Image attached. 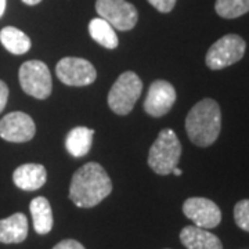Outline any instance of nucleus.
I'll list each match as a JSON object with an SVG mask.
<instances>
[{
	"mask_svg": "<svg viewBox=\"0 0 249 249\" xmlns=\"http://www.w3.org/2000/svg\"><path fill=\"white\" fill-rule=\"evenodd\" d=\"M112 191V181L104 168L89 162L76 170L72 176L70 199L78 208H94Z\"/></svg>",
	"mask_w": 249,
	"mask_h": 249,
	"instance_id": "f257e3e1",
	"label": "nucleus"
},
{
	"mask_svg": "<svg viewBox=\"0 0 249 249\" xmlns=\"http://www.w3.org/2000/svg\"><path fill=\"white\" fill-rule=\"evenodd\" d=\"M222 130V111L212 98L198 101L188 111L186 118V132L191 142L198 147L212 145Z\"/></svg>",
	"mask_w": 249,
	"mask_h": 249,
	"instance_id": "f03ea898",
	"label": "nucleus"
},
{
	"mask_svg": "<svg viewBox=\"0 0 249 249\" xmlns=\"http://www.w3.org/2000/svg\"><path fill=\"white\" fill-rule=\"evenodd\" d=\"M181 157V144L172 129H163L148 152V165L157 175L166 176L178 166Z\"/></svg>",
	"mask_w": 249,
	"mask_h": 249,
	"instance_id": "7ed1b4c3",
	"label": "nucleus"
},
{
	"mask_svg": "<svg viewBox=\"0 0 249 249\" xmlns=\"http://www.w3.org/2000/svg\"><path fill=\"white\" fill-rule=\"evenodd\" d=\"M142 91V79L134 72H124L108 93V106L118 115H127L140 98Z\"/></svg>",
	"mask_w": 249,
	"mask_h": 249,
	"instance_id": "20e7f679",
	"label": "nucleus"
},
{
	"mask_svg": "<svg viewBox=\"0 0 249 249\" xmlns=\"http://www.w3.org/2000/svg\"><path fill=\"white\" fill-rule=\"evenodd\" d=\"M247 52V42L240 35H224L209 47L205 62L209 70L219 71L242 60Z\"/></svg>",
	"mask_w": 249,
	"mask_h": 249,
	"instance_id": "39448f33",
	"label": "nucleus"
},
{
	"mask_svg": "<svg viewBox=\"0 0 249 249\" xmlns=\"http://www.w3.org/2000/svg\"><path fill=\"white\" fill-rule=\"evenodd\" d=\"M18 78L22 90L32 97L45 100L52 94L53 82L45 62L39 60L25 61L19 68Z\"/></svg>",
	"mask_w": 249,
	"mask_h": 249,
	"instance_id": "423d86ee",
	"label": "nucleus"
},
{
	"mask_svg": "<svg viewBox=\"0 0 249 249\" xmlns=\"http://www.w3.org/2000/svg\"><path fill=\"white\" fill-rule=\"evenodd\" d=\"M96 11L114 29L130 31L136 27L139 13L132 3L126 0H97Z\"/></svg>",
	"mask_w": 249,
	"mask_h": 249,
	"instance_id": "0eeeda50",
	"label": "nucleus"
},
{
	"mask_svg": "<svg viewBox=\"0 0 249 249\" xmlns=\"http://www.w3.org/2000/svg\"><path fill=\"white\" fill-rule=\"evenodd\" d=\"M58 79L67 86H88L97 78L96 68L85 58L65 57L55 67Z\"/></svg>",
	"mask_w": 249,
	"mask_h": 249,
	"instance_id": "6e6552de",
	"label": "nucleus"
},
{
	"mask_svg": "<svg viewBox=\"0 0 249 249\" xmlns=\"http://www.w3.org/2000/svg\"><path fill=\"white\" fill-rule=\"evenodd\" d=\"M183 213L193 220L196 227L214 229L222 222V211L213 201L202 196H191L183 204Z\"/></svg>",
	"mask_w": 249,
	"mask_h": 249,
	"instance_id": "1a4fd4ad",
	"label": "nucleus"
},
{
	"mask_svg": "<svg viewBox=\"0 0 249 249\" xmlns=\"http://www.w3.org/2000/svg\"><path fill=\"white\" fill-rule=\"evenodd\" d=\"M36 126L34 119L24 112H10L0 121V137L6 142H25L34 139Z\"/></svg>",
	"mask_w": 249,
	"mask_h": 249,
	"instance_id": "9d476101",
	"label": "nucleus"
},
{
	"mask_svg": "<svg viewBox=\"0 0 249 249\" xmlns=\"http://www.w3.org/2000/svg\"><path fill=\"white\" fill-rule=\"evenodd\" d=\"M176 103V90L166 80L152 82L144 101V111L148 115L160 118L166 115Z\"/></svg>",
	"mask_w": 249,
	"mask_h": 249,
	"instance_id": "9b49d317",
	"label": "nucleus"
},
{
	"mask_svg": "<svg viewBox=\"0 0 249 249\" xmlns=\"http://www.w3.org/2000/svg\"><path fill=\"white\" fill-rule=\"evenodd\" d=\"M47 172L43 165L25 163L18 166L13 173L14 184L24 191H36L46 183Z\"/></svg>",
	"mask_w": 249,
	"mask_h": 249,
	"instance_id": "f8f14e48",
	"label": "nucleus"
},
{
	"mask_svg": "<svg viewBox=\"0 0 249 249\" xmlns=\"http://www.w3.org/2000/svg\"><path fill=\"white\" fill-rule=\"evenodd\" d=\"M180 242L187 249H223L219 237L196 226H186L180 231Z\"/></svg>",
	"mask_w": 249,
	"mask_h": 249,
	"instance_id": "ddd939ff",
	"label": "nucleus"
},
{
	"mask_svg": "<svg viewBox=\"0 0 249 249\" xmlns=\"http://www.w3.org/2000/svg\"><path fill=\"white\" fill-rule=\"evenodd\" d=\"M28 237V219L24 213H14L0 220V242L19 244Z\"/></svg>",
	"mask_w": 249,
	"mask_h": 249,
	"instance_id": "4468645a",
	"label": "nucleus"
},
{
	"mask_svg": "<svg viewBox=\"0 0 249 249\" xmlns=\"http://www.w3.org/2000/svg\"><path fill=\"white\" fill-rule=\"evenodd\" d=\"M29 211L34 220V229L37 234L45 235L52 231L54 223L53 211L50 202L45 196H36L35 199H32L29 205Z\"/></svg>",
	"mask_w": 249,
	"mask_h": 249,
	"instance_id": "2eb2a0df",
	"label": "nucleus"
},
{
	"mask_svg": "<svg viewBox=\"0 0 249 249\" xmlns=\"http://www.w3.org/2000/svg\"><path fill=\"white\" fill-rule=\"evenodd\" d=\"M93 134H94V130H91L86 126L73 127L71 132L68 133L67 140H65V145H67L68 152L75 158L85 157L91 148Z\"/></svg>",
	"mask_w": 249,
	"mask_h": 249,
	"instance_id": "dca6fc26",
	"label": "nucleus"
},
{
	"mask_svg": "<svg viewBox=\"0 0 249 249\" xmlns=\"http://www.w3.org/2000/svg\"><path fill=\"white\" fill-rule=\"evenodd\" d=\"M0 43L11 54H25L31 49V39L16 27H4L0 31Z\"/></svg>",
	"mask_w": 249,
	"mask_h": 249,
	"instance_id": "f3484780",
	"label": "nucleus"
},
{
	"mask_svg": "<svg viewBox=\"0 0 249 249\" xmlns=\"http://www.w3.org/2000/svg\"><path fill=\"white\" fill-rule=\"evenodd\" d=\"M89 34L98 45L106 49L114 50L118 47V36L115 29L103 18H94L90 21Z\"/></svg>",
	"mask_w": 249,
	"mask_h": 249,
	"instance_id": "a211bd4d",
	"label": "nucleus"
},
{
	"mask_svg": "<svg viewBox=\"0 0 249 249\" xmlns=\"http://www.w3.org/2000/svg\"><path fill=\"white\" fill-rule=\"evenodd\" d=\"M214 10L222 18L234 19L249 13V0H216Z\"/></svg>",
	"mask_w": 249,
	"mask_h": 249,
	"instance_id": "6ab92c4d",
	"label": "nucleus"
},
{
	"mask_svg": "<svg viewBox=\"0 0 249 249\" xmlns=\"http://www.w3.org/2000/svg\"><path fill=\"white\" fill-rule=\"evenodd\" d=\"M234 220L241 230L249 232V199H242L235 204Z\"/></svg>",
	"mask_w": 249,
	"mask_h": 249,
	"instance_id": "aec40b11",
	"label": "nucleus"
},
{
	"mask_svg": "<svg viewBox=\"0 0 249 249\" xmlns=\"http://www.w3.org/2000/svg\"><path fill=\"white\" fill-rule=\"evenodd\" d=\"M147 1L160 13H170L176 6V0H147Z\"/></svg>",
	"mask_w": 249,
	"mask_h": 249,
	"instance_id": "412c9836",
	"label": "nucleus"
},
{
	"mask_svg": "<svg viewBox=\"0 0 249 249\" xmlns=\"http://www.w3.org/2000/svg\"><path fill=\"white\" fill-rule=\"evenodd\" d=\"M53 249H86L79 241L76 240H64L58 242Z\"/></svg>",
	"mask_w": 249,
	"mask_h": 249,
	"instance_id": "4be33fe9",
	"label": "nucleus"
},
{
	"mask_svg": "<svg viewBox=\"0 0 249 249\" xmlns=\"http://www.w3.org/2000/svg\"><path fill=\"white\" fill-rule=\"evenodd\" d=\"M7 100H9V88L3 80H0V112L6 107Z\"/></svg>",
	"mask_w": 249,
	"mask_h": 249,
	"instance_id": "5701e85b",
	"label": "nucleus"
},
{
	"mask_svg": "<svg viewBox=\"0 0 249 249\" xmlns=\"http://www.w3.org/2000/svg\"><path fill=\"white\" fill-rule=\"evenodd\" d=\"M25 4H28V6H35V4H39L42 0H22Z\"/></svg>",
	"mask_w": 249,
	"mask_h": 249,
	"instance_id": "b1692460",
	"label": "nucleus"
},
{
	"mask_svg": "<svg viewBox=\"0 0 249 249\" xmlns=\"http://www.w3.org/2000/svg\"><path fill=\"white\" fill-rule=\"evenodd\" d=\"M4 10H6V0H0V17L3 16Z\"/></svg>",
	"mask_w": 249,
	"mask_h": 249,
	"instance_id": "393cba45",
	"label": "nucleus"
},
{
	"mask_svg": "<svg viewBox=\"0 0 249 249\" xmlns=\"http://www.w3.org/2000/svg\"><path fill=\"white\" fill-rule=\"evenodd\" d=\"M172 173H173V175H176V176H180V175H181V169H178V166H176L175 169L172 170Z\"/></svg>",
	"mask_w": 249,
	"mask_h": 249,
	"instance_id": "a878e982",
	"label": "nucleus"
}]
</instances>
